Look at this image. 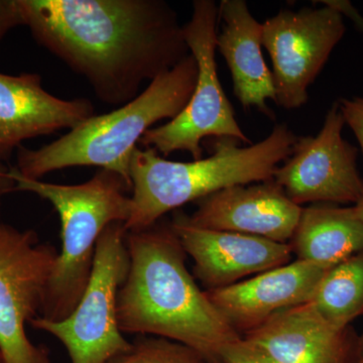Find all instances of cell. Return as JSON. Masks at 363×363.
I'll return each instance as SVG.
<instances>
[{
	"instance_id": "277c9868",
	"label": "cell",
	"mask_w": 363,
	"mask_h": 363,
	"mask_svg": "<svg viewBox=\"0 0 363 363\" xmlns=\"http://www.w3.org/2000/svg\"><path fill=\"white\" fill-rule=\"evenodd\" d=\"M198 78L192 54L162 74L128 104L93 116L39 149L18 147L16 168L26 178L74 167H98L123 177L131 188L130 162L143 136L155 124L175 118L192 96Z\"/></svg>"
},
{
	"instance_id": "6da1fadb",
	"label": "cell",
	"mask_w": 363,
	"mask_h": 363,
	"mask_svg": "<svg viewBox=\"0 0 363 363\" xmlns=\"http://www.w3.org/2000/svg\"><path fill=\"white\" fill-rule=\"evenodd\" d=\"M18 1L33 39L111 106L128 104L191 54L178 13L164 0Z\"/></svg>"
},
{
	"instance_id": "83f0119b",
	"label": "cell",
	"mask_w": 363,
	"mask_h": 363,
	"mask_svg": "<svg viewBox=\"0 0 363 363\" xmlns=\"http://www.w3.org/2000/svg\"><path fill=\"white\" fill-rule=\"evenodd\" d=\"M0 363H4V359H2L1 354H0Z\"/></svg>"
},
{
	"instance_id": "4fadbf2b",
	"label": "cell",
	"mask_w": 363,
	"mask_h": 363,
	"mask_svg": "<svg viewBox=\"0 0 363 363\" xmlns=\"http://www.w3.org/2000/svg\"><path fill=\"white\" fill-rule=\"evenodd\" d=\"M89 99H61L48 92L39 74L0 73V161H7L21 143L72 130L94 116Z\"/></svg>"
},
{
	"instance_id": "8fae6325",
	"label": "cell",
	"mask_w": 363,
	"mask_h": 363,
	"mask_svg": "<svg viewBox=\"0 0 363 363\" xmlns=\"http://www.w3.org/2000/svg\"><path fill=\"white\" fill-rule=\"evenodd\" d=\"M172 226L184 252L194 260L196 278L206 290L233 285L240 279L285 266L292 259L290 243L199 228L189 224L184 214L176 215Z\"/></svg>"
},
{
	"instance_id": "484cf974",
	"label": "cell",
	"mask_w": 363,
	"mask_h": 363,
	"mask_svg": "<svg viewBox=\"0 0 363 363\" xmlns=\"http://www.w3.org/2000/svg\"><path fill=\"white\" fill-rule=\"evenodd\" d=\"M358 347H359V350H358L359 351V355L363 354V334L362 339H360L359 346H358Z\"/></svg>"
},
{
	"instance_id": "7a4b0ae2",
	"label": "cell",
	"mask_w": 363,
	"mask_h": 363,
	"mask_svg": "<svg viewBox=\"0 0 363 363\" xmlns=\"http://www.w3.org/2000/svg\"><path fill=\"white\" fill-rule=\"evenodd\" d=\"M126 245L130 267L117 296L123 333L169 339L219 363L241 336L189 272L172 222L128 233Z\"/></svg>"
},
{
	"instance_id": "5bb4252c",
	"label": "cell",
	"mask_w": 363,
	"mask_h": 363,
	"mask_svg": "<svg viewBox=\"0 0 363 363\" xmlns=\"http://www.w3.org/2000/svg\"><path fill=\"white\" fill-rule=\"evenodd\" d=\"M328 269L296 259L206 294L227 323L242 336L276 313L307 303Z\"/></svg>"
},
{
	"instance_id": "ac0fdd59",
	"label": "cell",
	"mask_w": 363,
	"mask_h": 363,
	"mask_svg": "<svg viewBox=\"0 0 363 363\" xmlns=\"http://www.w3.org/2000/svg\"><path fill=\"white\" fill-rule=\"evenodd\" d=\"M337 330L363 314V252L330 267L308 301Z\"/></svg>"
},
{
	"instance_id": "8992f818",
	"label": "cell",
	"mask_w": 363,
	"mask_h": 363,
	"mask_svg": "<svg viewBox=\"0 0 363 363\" xmlns=\"http://www.w3.org/2000/svg\"><path fill=\"white\" fill-rule=\"evenodd\" d=\"M218 4L213 0H195L190 21L184 25L186 42L198 65V78L192 96L169 123L155 126L140 140L164 157L187 152L194 160L203 157L201 143L206 138H230L252 143L236 121L217 73L216 38Z\"/></svg>"
},
{
	"instance_id": "52a82bcc",
	"label": "cell",
	"mask_w": 363,
	"mask_h": 363,
	"mask_svg": "<svg viewBox=\"0 0 363 363\" xmlns=\"http://www.w3.org/2000/svg\"><path fill=\"white\" fill-rule=\"evenodd\" d=\"M126 234L121 222L105 228L89 283L70 315L59 321L39 316L30 323L58 339L71 363H106L130 347L117 316V296L130 267Z\"/></svg>"
},
{
	"instance_id": "ba28073f",
	"label": "cell",
	"mask_w": 363,
	"mask_h": 363,
	"mask_svg": "<svg viewBox=\"0 0 363 363\" xmlns=\"http://www.w3.org/2000/svg\"><path fill=\"white\" fill-rule=\"evenodd\" d=\"M33 229L0 222V354L4 363H52L49 350L33 344L26 325L40 316L58 257Z\"/></svg>"
},
{
	"instance_id": "2e32d148",
	"label": "cell",
	"mask_w": 363,
	"mask_h": 363,
	"mask_svg": "<svg viewBox=\"0 0 363 363\" xmlns=\"http://www.w3.org/2000/svg\"><path fill=\"white\" fill-rule=\"evenodd\" d=\"M281 363H353L345 330L332 327L309 303L281 310L241 336Z\"/></svg>"
},
{
	"instance_id": "603a6c76",
	"label": "cell",
	"mask_w": 363,
	"mask_h": 363,
	"mask_svg": "<svg viewBox=\"0 0 363 363\" xmlns=\"http://www.w3.org/2000/svg\"><path fill=\"white\" fill-rule=\"evenodd\" d=\"M322 4L334 7V9H337L339 13L342 14V16H344V14H346V16H350V18H352V21L357 23L358 28H362L363 30V18L359 16V14L357 13V11H355V9H353L350 2L323 1Z\"/></svg>"
},
{
	"instance_id": "d6986e66",
	"label": "cell",
	"mask_w": 363,
	"mask_h": 363,
	"mask_svg": "<svg viewBox=\"0 0 363 363\" xmlns=\"http://www.w3.org/2000/svg\"><path fill=\"white\" fill-rule=\"evenodd\" d=\"M106 363H209L197 351L161 337L145 336L131 342L123 354Z\"/></svg>"
},
{
	"instance_id": "d4e9b609",
	"label": "cell",
	"mask_w": 363,
	"mask_h": 363,
	"mask_svg": "<svg viewBox=\"0 0 363 363\" xmlns=\"http://www.w3.org/2000/svg\"><path fill=\"white\" fill-rule=\"evenodd\" d=\"M355 211H357V213L358 215V217H359L360 220L362 221L363 223V199L362 201L358 203V204L355 205Z\"/></svg>"
},
{
	"instance_id": "7402d4cb",
	"label": "cell",
	"mask_w": 363,
	"mask_h": 363,
	"mask_svg": "<svg viewBox=\"0 0 363 363\" xmlns=\"http://www.w3.org/2000/svg\"><path fill=\"white\" fill-rule=\"evenodd\" d=\"M18 26H23V21L18 0H0V43Z\"/></svg>"
},
{
	"instance_id": "7c38bea8",
	"label": "cell",
	"mask_w": 363,
	"mask_h": 363,
	"mask_svg": "<svg viewBox=\"0 0 363 363\" xmlns=\"http://www.w3.org/2000/svg\"><path fill=\"white\" fill-rule=\"evenodd\" d=\"M189 224L209 230L257 236L279 243L292 240L303 208L274 180L222 189L197 202Z\"/></svg>"
},
{
	"instance_id": "30bf717a",
	"label": "cell",
	"mask_w": 363,
	"mask_h": 363,
	"mask_svg": "<svg viewBox=\"0 0 363 363\" xmlns=\"http://www.w3.org/2000/svg\"><path fill=\"white\" fill-rule=\"evenodd\" d=\"M345 121L338 102L331 105L315 136H300L292 155L274 171L272 180L295 204L348 205L363 199L358 150L343 138Z\"/></svg>"
},
{
	"instance_id": "ffe728a7",
	"label": "cell",
	"mask_w": 363,
	"mask_h": 363,
	"mask_svg": "<svg viewBox=\"0 0 363 363\" xmlns=\"http://www.w3.org/2000/svg\"><path fill=\"white\" fill-rule=\"evenodd\" d=\"M219 363H281L241 337L224 348Z\"/></svg>"
},
{
	"instance_id": "e0dca14e",
	"label": "cell",
	"mask_w": 363,
	"mask_h": 363,
	"mask_svg": "<svg viewBox=\"0 0 363 363\" xmlns=\"http://www.w3.org/2000/svg\"><path fill=\"white\" fill-rule=\"evenodd\" d=\"M290 243L298 260L330 267L363 252V223L354 206L303 208Z\"/></svg>"
},
{
	"instance_id": "cb8c5ba5",
	"label": "cell",
	"mask_w": 363,
	"mask_h": 363,
	"mask_svg": "<svg viewBox=\"0 0 363 363\" xmlns=\"http://www.w3.org/2000/svg\"><path fill=\"white\" fill-rule=\"evenodd\" d=\"M14 191V182L9 177V167L0 161V198Z\"/></svg>"
},
{
	"instance_id": "3957f363",
	"label": "cell",
	"mask_w": 363,
	"mask_h": 363,
	"mask_svg": "<svg viewBox=\"0 0 363 363\" xmlns=\"http://www.w3.org/2000/svg\"><path fill=\"white\" fill-rule=\"evenodd\" d=\"M297 140L286 123H279L262 142L240 147L234 138H217L211 156L185 162L169 161L152 147H138L131 157V211L124 228L142 230L172 210L222 189L272 180Z\"/></svg>"
},
{
	"instance_id": "44dd1931",
	"label": "cell",
	"mask_w": 363,
	"mask_h": 363,
	"mask_svg": "<svg viewBox=\"0 0 363 363\" xmlns=\"http://www.w3.org/2000/svg\"><path fill=\"white\" fill-rule=\"evenodd\" d=\"M339 109L342 114L345 125L350 126L359 143L363 156V95L338 100Z\"/></svg>"
},
{
	"instance_id": "4316f807",
	"label": "cell",
	"mask_w": 363,
	"mask_h": 363,
	"mask_svg": "<svg viewBox=\"0 0 363 363\" xmlns=\"http://www.w3.org/2000/svg\"><path fill=\"white\" fill-rule=\"evenodd\" d=\"M353 363H363V354L358 355V357L357 359H355V362Z\"/></svg>"
},
{
	"instance_id": "9a60e30c",
	"label": "cell",
	"mask_w": 363,
	"mask_h": 363,
	"mask_svg": "<svg viewBox=\"0 0 363 363\" xmlns=\"http://www.w3.org/2000/svg\"><path fill=\"white\" fill-rule=\"evenodd\" d=\"M218 20L222 26L216 50L230 70L234 95L245 111L255 108L274 119L267 100L277 101L276 90L262 56V23L253 18L245 0H222Z\"/></svg>"
},
{
	"instance_id": "9c48e42d",
	"label": "cell",
	"mask_w": 363,
	"mask_h": 363,
	"mask_svg": "<svg viewBox=\"0 0 363 363\" xmlns=\"http://www.w3.org/2000/svg\"><path fill=\"white\" fill-rule=\"evenodd\" d=\"M345 32L342 14L327 4L281 11L262 23V47L272 59L279 106L293 111L307 104L308 89Z\"/></svg>"
},
{
	"instance_id": "5b68a950",
	"label": "cell",
	"mask_w": 363,
	"mask_h": 363,
	"mask_svg": "<svg viewBox=\"0 0 363 363\" xmlns=\"http://www.w3.org/2000/svg\"><path fill=\"white\" fill-rule=\"evenodd\" d=\"M14 191L33 193L51 203L61 220V250L48 286L40 317L59 321L70 315L89 283L98 240L105 228L130 218L131 188L125 180L100 169L78 185L26 178L9 167Z\"/></svg>"
}]
</instances>
